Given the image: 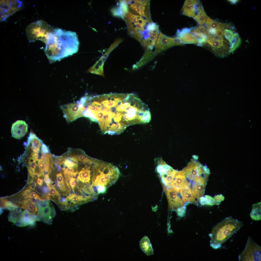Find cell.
<instances>
[{
  "label": "cell",
  "mask_w": 261,
  "mask_h": 261,
  "mask_svg": "<svg viewBox=\"0 0 261 261\" xmlns=\"http://www.w3.org/2000/svg\"><path fill=\"white\" fill-rule=\"evenodd\" d=\"M191 31L201 39L207 38L208 36L206 28L203 25L192 27Z\"/></svg>",
  "instance_id": "d6a6232c"
},
{
  "label": "cell",
  "mask_w": 261,
  "mask_h": 261,
  "mask_svg": "<svg viewBox=\"0 0 261 261\" xmlns=\"http://www.w3.org/2000/svg\"><path fill=\"white\" fill-rule=\"evenodd\" d=\"M84 107V117L98 123L104 134L119 135L134 124L137 109L132 93L88 95Z\"/></svg>",
  "instance_id": "6da1fadb"
},
{
  "label": "cell",
  "mask_w": 261,
  "mask_h": 261,
  "mask_svg": "<svg viewBox=\"0 0 261 261\" xmlns=\"http://www.w3.org/2000/svg\"><path fill=\"white\" fill-rule=\"evenodd\" d=\"M241 39L240 38L237 33H235L234 34L232 42L230 43V52L232 53L237 49L240 45Z\"/></svg>",
  "instance_id": "e575fe53"
},
{
  "label": "cell",
  "mask_w": 261,
  "mask_h": 261,
  "mask_svg": "<svg viewBox=\"0 0 261 261\" xmlns=\"http://www.w3.org/2000/svg\"><path fill=\"white\" fill-rule=\"evenodd\" d=\"M79 45L76 32L58 28L50 35L44 50L51 62L60 61L76 53Z\"/></svg>",
  "instance_id": "7a4b0ae2"
},
{
  "label": "cell",
  "mask_w": 261,
  "mask_h": 261,
  "mask_svg": "<svg viewBox=\"0 0 261 261\" xmlns=\"http://www.w3.org/2000/svg\"><path fill=\"white\" fill-rule=\"evenodd\" d=\"M200 1L196 0H186L185 1L181 9L182 14L193 18L197 14Z\"/></svg>",
  "instance_id": "44dd1931"
},
{
  "label": "cell",
  "mask_w": 261,
  "mask_h": 261,
  "mask_svg": "<svg viewBox=\"0 0 261 261\" xmlns=\"http://www.w3.org/2000/svg\"><path fill=\"white\" fill-rule=\"evenodd\" d=\"M16 205L19 208L27 210L34 215L37 216V209L35 202L32 198L25 199L18 203Z\"/></svg>",
  "instance_id": "d4e9b609"
},
{
  "label": "cell",
  "mask_w": 261,
  "mask_h": 261,
  "mask_svg": "<svg viewBox=\"0 0 261 261\" xmlns=\"http://www.w3.org/2000/svg\"><path fill=\"white\" fill-rule=\"evenodd\" d=\"M48 187L49 191L48 194L51 197L55 198L60 195L58 190L56 188L55 185L52 184Z\"/></svg>",
  "instance_id": "d590c367"
},
{
  "label": "cell",
  "mask_w": 261,
  "mask_h": 261,
  "mask_svg": "<svg viewBox=\"0 0 261 261\" xmlns=\"http://www.w3.org/2000/svg\"><path fill=\"white\" fill-rule=\"evenodd\" d=\"M205 23L206 27H210L216 30H223L229 26L227 24L220 23L213 20L208 16Z\"/></svg>",
  "instance_id": "f1b7e54d"
},
{
  "label": "cell",
  "mask_w": 261,
  "mask_h": 261,
  "mask_svg": "<svg viewBox=\"0 0 261 261\" xmlns=\"http://www.w3.org/2000/svg\"><path fill=\"white\" fill-rule=\"evenodd\" d=\"M111 10L113 16L124 19L125 16L129 12L126 0H120L118 5L112 8Z\"/></svg>",
  "instance_id": "cb8c5ba5"
},
{
  "label": "cell",
  "mask_w": 261,
  "mask_h": 261,
  "mask_svg": "<svg viewBox=\"0 0 261 261\" xmlns=\"http://www.w3.org/2000/svg\"><path fill=\"white\" fill-rule=\"evenodd\" d=\"M186 208V206L184 205L178 208L177 209L178 215L180 217L183 216L185 213Z\"/></svg>",
  "instance_id": "ab89813d"
},
{
  "label": "cell",
  "mask_w": 261,
  "mask_h": 261,
  "mask_svg": "<svg viewBox=\"0 0 261 261\" xmlns=\"http://www.w3.org/2000/svg\"><path fill=\"white\" fill-rule=\"evenodd\" d=\"M192 28L178 30L176 37L183 44H194L200 46L201 39L191 32Z\"/></svg>",
  "instance_id": "e0dca14e"
},
{
  "label": "cell",
  "mask_w": 261,
  "mask_h": 261,
  "mask_svg": "<svg viewBox=\"0 0 261 261\" xmlns=\"http://www.w3.org/2000/svg\"><path fill=\"white\" fill-rule=\"evenodd\" d=\"M188 165L180 173L183 175L189 182L193 181L200 177L210 174V170L205 166H203L196 160L197 157L194 156Z\"/></svg>",
  "instance_id": "52a82bcc"
},
{
  "label": "cell",
  "mask_w": 261,
  "mask_h": 261,
  "mask_svg": "<svg viewBox=\"0 0 261 261\" xmlns=\"http://www.w3.org/2000/svg\"><path fill=\"white\" fill-rule=\"evenodd\" d=\"M202 46L219 57H225L231 53L230 43L228 41H220L213 36H208Z\"/></svg>",
  "instance_id": "ba28073f"
},
{
  "label": "cell",
  "mask_w": 261,
  "mask_h": 261,
  "mask_svg": "<svg viewBox=\"0 0 261 261\" xmlns=\"http://www.w3.org/2000/svg\"><path fill=\"white\" fill-rule=\"evenodd\" d=\"M164 190L168 201L169 207L176 210L184 205V203L178 194L174 190L164 185Z\"/></svg>",
  "instance_id": "ac0fdd59"
},
{
  "label": "cell",
  "mask_w": 261,
  "mask_h": 261,
  "mask_svg": "<svg viewBox=\"0 0 261 261\" xmlns=\"http://www.w3.org/2000/svg\"><path fill=\"white\" fill-rule=\"evenodd\" d=\"M36 221H39L37 217L27 210L22 211L18 223L16 225L20 227H23L29 225H34Z\"/></svg>",
  "instance_id": "7402d4cb"
},
{
  "label": "cell",
  "mask_w": 261,
  "mask_h": 261,
  "mask_svg": "<svg viewBox=\"0 0 261 261\" xmlns=\"http://www.w3.org/2000/svg\"><path fill=\"white\" fill-rule=\"evenodd\" d=\"M22 5L18 0H0V21L5 20L9 16L19 10Z\"/></svg>",
  "instance_id": "5bb4252c"
},
{
  "label": "cell",
  "mask_w": 261,
  "mask_h": 261,
  "mask_svg": "<svg viewBox=\"0 0 261 261\" xmlns=\"http://www.w3.org/2000/svg\"><path fill=\"white\" fill-rule=\"evenodd\" d=\"M213 198L216 201L220 203L221 202L224 200L225 197L222 194H220L215 196Z\"/></svg>",
  "instance_id": "7bdbcfd3"
},
{
  "label": "cell",
  "mask_w": 261,
  "mask_h": 261,
  "mask_svg": "<svg viewBox=\"0 0 261 261\" xmlns=\"http://www.w3.org/2000/svg\"><path fill=\"white\" fill-rule=\"evenodd\" d=\"M228 1L232 4H236L239 1L237 0H229Z\"/></svg>",
  "instance_id": "7dc6e473"
},
{
  "label": "cell",
  "mask_w": 261,
  "mask_h": 261,
  "mask_svg": "<svg viewBox=\"0 0 261 261\" xmlns=\"http://www.w3.org/2000/svg\"><path fill=\"white\" fill-rule=\"evenodd\" d=\"M35 202L37 209V217L39 221L48 225L51 224L56 214L51 203L47 200L37 201Z\"/></svg>",
  "instance_id": "9c48e42d"
},
{
  "label": "cell",
  "mask_w": 261,
  "mask_h": 261,
  "mask_svg": "<svg viewBox=\"0 0 261 261\" xmlns=\"http://www.w3.org/2000/svg\"><path fill=\"white\" fill-rule=\"evenodd\" d=\"M157 170L164 185L168 187H169L170 183L173 181L178 172L164 162L158 165Z\"/></svg>",
  "instance_id": "2e32d148"
},
{
  "label": "cell",
  "mask_w": 261,
  "mask_h": 261,
  "mask_svg": "<svg viewBox=\"0 0 261 261\" xmlns=\"http://www.w3.org/2000/svg\"><path fill=\"white\" fill-rule=\"evenodd\" d=\"M122 41L120 38L116 39L99 60L87 71L90 73L104 77L103 66L105 62L111 51Z\"/></svg>",
  "instance_id": "9a60e30c"
},
{
  "label": "cell",
  "mask_w": 261,
  "mask_h": 261,
  "mask_svg": "<svg viewBox=\"0 0 261 261\" xmlns=\"http://www.w3.org/2000/svg\"><path fill=\"white\" fill-rule=\"evenodd\" d=\"M64 117L70 123L78 118L83 117V107L79 101L60 106Z\"/></svg>",
  "instance_id": "7c38bea8"
},
{
  "label": "cell",
  "mask_w": 261,
  "mask_h": 261,
  "mask_svg": "<svg viewBox=\"0 0 261 261\" xmlns=\"http://www.w3.org/2000/svg\"><path fill=\"white\" fill-rule=\"evenodd\" d=\"M207 16L202 4L200 2L198 6L197 13L193 18L198 24L202 25L205 23Z\"/></svg>",
  "instance_id": "4dcf8cb0"
},
{
  "label": "cell",
  "mask_w": 261,
  "mask_h": 261,
  "mask_svg": "<svg viewBox=\"0 0 261 261\" xmlns=\"http://www.w3.org/2000/svg\"><path fill=\"white\" fill-rule=\"evenodd\" d=\"M43 180L42 178H38L36 181V183L40 186H41L43 183Z\"/></svg>",
  "instance_id": "f6af8a7d"
},
{
  "label": "cell",
  "mask_w": 261,
  "mask_h": 261,
  "mask_svg": "<svg viewBox=\"0 0 261 261\" xmlns=\"http://www.w3.org/2000/svg\"><path fill=\"white\" fill-rule=\"evenodd\" d=\"M44 180L48 186H50L53 183L52 181L50 178L48 173H46L45 174Z\"/></svg>",
  "instance_id": "60d3db41"
},
{
  "label": "cell",
  "mask_w": 261,
  "mask_h": 261,
  "mask_svg": "<svg viewBox=\"0 0 261 261\" xmlns=\"http://www.w3.org/2000/svg\"><path fill=\"white\" fill-rule=\"evenodd\" d=\"M56 182L60 184H65V181L64 180L63 175L61 173H59L56 175Z\"/></svg>",
  "instance_id": "f35d334b"
},
{
  "label": "cell",
  "mask_w": 261,
  "mask_h": 261,
  "mask_svg": "<svg viewBox=\"0 0 261 261\" xmlns=\"http://www.w3.org/2000/svg\"><path fill=\"white\" fill-rule=\"evenodd\" d=\"M54 29L45 21L38 20L31 23L27 27V37L30 42L40 40L46 44L50 35Z\"/></svg>",
  "instance_id": "8992f818"
},
{
  "label": "cell",
  "mask_w": 261,
  "mask_h": 261,
  "mask_svg": "<svg viewBox=\"0 0 261 261\" xmlns=\"http://www.w3.org/2000/svg\"><path fill=\"white\" fill-rule=\"evenodd\" d=\"M9 210V212L8 216L9 221L12 222L15 225L18 222L20 216L22 212L21 208L18 207L6 208Z\"/></svg>",
  "instance_id": "83f0119b"
},
{
  "label": "cell",
  "mask_w": 261,
  "mask_h": 261,
  "mask_svg": "<svg viewBox=\"0 0 261 261\" xmlns=\"http://www.w3.org/2000/svg\"><path fill=\"white\" fill-rule=\"evenodd\" d=\"M199 199L200 203L202 205H205L211 206L214 205H218L220 203L216 201L213 198L209 195H206L204 196H201Z\"/></svg>",
  "instance_id": "836d02e7"
},
{
  "label": "cell",
  "mask_w": 261,
  "mask_h": 261,
  "mask_svg": "<svg viewBox=\"0 0 261 261\" xmlns=\"http://www.w3.org/2000/svg\"><path fill=\"white\" fill-rule=\"evenodd\" d=\"M177 38L170 37L165 35L160 31L157 41L154 46V53L157 55L159 53L175 46L182 45Z\"/></svg>",
  "instance_id": "4fadbf2b"
},
{
  "label": "cell",
  "mask_w": 261,
  "mask_h": 261,
  "mask_svg": "<svg viewBox=\"0 0 261 261\" xmlns=\"http://www.w3.org/2000/svg\"><path fill=\"white\" fill-rule=\"evenodd\" d=\"M261 246L249 236L245 248L238 257L239 261H261Z\"/></svg>",
  "instance_id": "30bf717a"
},
{
  "label": "cell",
  "mask_w": 261,
  "mask_h": 261,
  "mask_svg": "<svg viewBox=\"0 0 261 261\" xmlns=\"http://www.w3.org/2000/svg\"><path fill=\"white\" fill-rule=\"evenodd\" d=\"M140 246L142 250L148 256L153 253L152 245L150 240L146 236L143 238L140 242Z\"/></svg>",
  "instance_id": "f546056e"
},
{
  "label": "cell",
  "mask_w": 261,
  "mask_h": 261,
  "mask_svg": "<svg viewBox=\"0 0 261 261\" xmlns=\"http://www.w3.org/2000/svg\"><path fill=\"white\" fill-rule=\"evenodd\" d=\"M124 19L128 34L139 42L143 47L152 45L156 42L160 30L156 23L129 11Z\"/></svg>",
  "instance_id": "3957f363"
},
{
  "label": "cell",
  "mask_w": 261,
  "mask_h": 261,
  "mask_svg": "<svg viewBox=\"0 0 261 261\" xmlns=\"http://www.w3.org/2000/svg\"><path fill=\"white\" fill-rule=\"evenodd\" d=\"M224 31V36L225 38L230 43V44L233 38L234 34L233 31L228 29H225Z\"/></svg>",
  "instance_id": "8d00e7d4"
},
{
  "label": "cell",
  "mask_w": 261,
  "mask_h": 261,
  "mask_svg": "<svg viewBox=\"0 0 261 261\" xmlns=\"http://www.w3.org/2000/svg\"><path fill=\"white\" fill-rule=\"evenodd\" d=\"M156 55L152 50L149 49H146L141 59L133 65V69H136L140 68L152 59Z\"/></svg>",
  "instance_id": "484cf974"
},
{
  "label": "cell",
  "mask_w": 261,
  "mask_h": 261,
  "mask_svg": "<svg viewBox=\"0 0 261 261\" xmlns=\"http://www.w3.org/2000/svg\"><path fill=\"white\" fill-rule=\"evenodd\" d=\"M250 216L253 220L258 221L261 220V202L252 205Z\"/></svg>",
  "instance_id": "1f68e13d"
},
{
  "label": "cell",
  "mask_w": 261,
  "mask_h": 261,
  "mask_svg": "<svg viewBox=\"0 0 261 261\" xmlns=\"http://www.w3.org/2000/svg\"><path fill=\"white\" fill-rule=\"evenodd\" d=\"M74 167H68L63 171L64 175H66L71 177L72 175L74 172Z\"/></svg>",
  "instance_id": "74e56055"
},
{
  "label": "cell",
  "mask_w": 261,
  "mask_h": 261,
  "mask_svg": "<svg viewBox=\"0 0 261 261\" xmlns=\"http://www.w3.org/2000/svg\"><path fill=\"white\" fill-rule=\"evenodd\" d=\"M77 181L76 179L72 177H70L69 181V183L71 188L73 190V192H74V188L76 185Z\"/></svg>",
  "instance_id": "b9f144b4"
},
{
  "label": "cell",
  "mask_w": 261,
  "mask_h": 261,
  "mask_svg": "<svg viewBox=\"0 0 261 261\" xmlns=\"http://www.w3.org/2000/svg\"><path fill=\"white\" fill-rule=\"evenodd\" d=\"M28 130V125L24 121L17 120L12 124L11 130L12 136L16 139H21L27 133Z\"/></svg>",
  "instance_id": "ffe728a7"
},
{
  "label": "cell",
  "mask_w": 261,
  "mask_h": 261,
  "mask_svg": "<svg viewBox=\"0 0 261 261\" xmlns=\"http://www.w3.org/2000/svg\"><path fill=\"white\" fill-rule=\"evenodd\" d=\"M208 176H201L193 181L191 191L194 198H199L203 196Z\"/></svg>",
  "instance_id": "d6986e66"
},
{
  "label": "cell",
  "mask_w": 261,
  "mask_h": 261,
  "mask_svg": "<svg viewBox=\"0 0 261 261\" xmlns=\"http://www.w3.org/2000/svg\"><path fill=\"white\" fill-rule=\"evenodd\" d=\"M92 184L98 194L105 193L114 184L120 175L118 167L110 163L97 159L93 166Z\"/></svg>",
  "instance_id": "277c9868"
},
{
  "label": "cell",
  "mask_w": 261,
  "mask_h": 261,
  "mask_svg": "<svg viewBox=\"0 0 261 261\" xmlns=\"http://www.w3.org/2000/svg\"><path fill=\"white\" fill-rule=\"evenodd\" d=\"M42 191L45 194L48 193L49 191V188L46 187H43Z\"/></svg>",
  "instance_id": "bcb514c9"
},
{
  "label": "cell",
  "mask_w": 261,
  "mask_h": 261,
  "mask_svg": "<svg viewBox=\"0 0 261 261\" xmlns=\"http://www.w3.org/2000/svg\"><path fill=\"white\" fill-rule=\"evenodd\" d=\"M190 185V183L185 177L180 173V171H178L169 187L171 188L178 193L184 188L189 187Z\"/></svg>",
  "instance_id": "603a6c76"
},
{
  "label": "cell",
  "mask_w": 261,
  "mask_h": 261,
  "mask_svg": "<svg viewBox=\"0 0 261 261\" xmlns=\"http://www.w3.org/2000/svg\"><path fill=\"white\" fill-rule=\"evenodd\" d=\"M179 192L183 201L185 203H193L197 205V203L194 198L189 187L184 188Z\"/></svg>",
  "instance_id": "4316f807"
},
{
  "label": "cell",
  "mask_w": 261,
  "mask_h": 261,
  "mask_svg": "<svg viewBox=\"0 0 261 261\" xmlns=\"http://www.w3.org/2000/svg\"><path fill=\"white\" fill-rule=\"evenodd\" d=\"M224 33V31L223 30H217L216 31L215 35L223 37Z\"/></svg>",
  "instance_id": "ee69618b"
},
{
  "label": "cell",
  "mask_w": 261,
  "mask_h": 261,
  "mask_svg": "<svg viewBox=\"0 0 261 261\" xmlns=\"http://www.w3.org/2000/svg\"><path fill=\"white\" fill-rule=\"evenodd\" d=\"M129 11L144 18L152 21L149 0H126Z\"/></svg>",
  "instance_id": "8fae6325"
},
{
  "label": "cell",
  "mask_w": 261,
  "mask_h": 261,
  "mask_svg": "<svg viewBox=\"0 0 261 261\" xmlns=\"http://www.w3.org/2000/svg\"><path fill=\"white\" fill-rule=\"evenodd\" d=\"M242 222L232 217H226L215 225L209 235L210 246L216 249L221 246L234 233L243 226Z\"/></svg>",
  "instance_id": "5b68a950"
}]
</instances>
